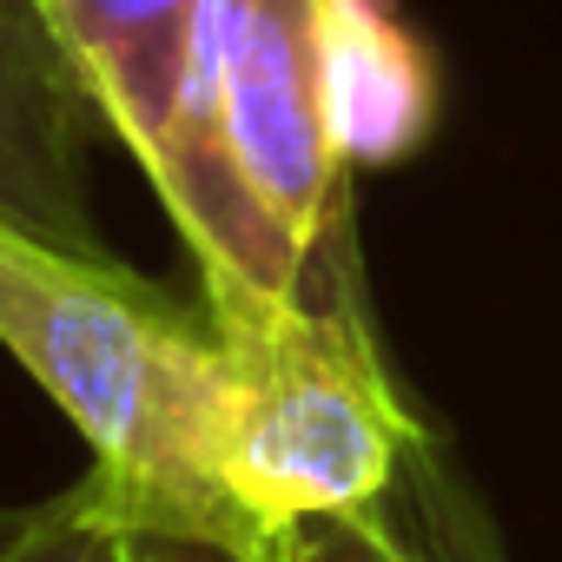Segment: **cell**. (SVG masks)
<instances>
[{"mask_svg": "<svg viewBox=\"0 0 562 562\" xmlns=\"http://www.w3.org/2000/svg\"><path fill=\"white\" fill-rule=\"evenodd\" d=\"M271 562H404L378 516H312L271 542Z\"/></svg>", "mask_w": 562, "mask_h": 562, "instance_id": "9", "label": "cell"}, {"mask_svg": "<svg viewBox=\"0 0 562 562\" xmlns=\"http://www.w3.org/2000/svg\"><path fill=\"white\" fill-rule=\"evenodd\" d=\"M0 562H133V522L113 483L93 470L87 483L34 503L0 529Z\"/></svg>", "mask_w": 562, "mask_h": 562, "instance_id": "8", "label": "cell"}, {"mask_svg": "<svg viewBox=\"0 0 562 562\" xmlns=\"http://www.w3.org/2000/svg\"><path fill=\"white\" fill-rule=\"evenodd\" d=\"M371 516L384 522V536L397 542L404 562H503V542H496L483 503L450 470V457L437 450V437H424L411 450L397 490Z\"/></svg>", "mask_w": 562, "mask_h": 562, "instance_id": "7", "label": "cell"}, {"mask_svg": "<svg viewBox=\"0 0 562 562\" xmlns=\"http://www.w3.org/2000/svg\"><path fill=\"white\" fill-rule=\"evenodd\" d=\"M87 87L47 21V0H0V232L113 258L87 186Z\"/></svg>", "mask_w": 562, "mask_h": 562, "instance_id": "4", "label": "cell"}, {"mask_svg": "<svg viewBox=\"0 0 562 562\" xmlns=\"http://www.w3.org/2000/svg\"><path fill=\"white\" fill-rule=\"evenodd\" d=\"M153 172L172 186L245 172L305 258L351 238V172L338 166L318 106L312 0H212L172 146Z\"/></svg>", "mask_w": 562, "mask_h": 562, "instance_id": "3", "label": "cell"}, {"mask_svg": "<svg viewBox=\"0 0 562 562\" xmlns=\"http://www.w3.org/2000/svg\"><path fill=\"white\" fill-rule=\"evenodd\" d=\"M205 8L212 0H47V21L87 100L106 113V126L146 172L172 146L205 41Z\"/></svg>", "mask_w": 562, "mask_h": 562, "instance_id": "6", "label": "cell"}, {"mask_svg": "<svg viewBox=\"0 0 562 562\" xmlns=\"http://www.w3.org/2000/svg\"><path fill=\"white\" fill-rule=\"evenodd\" d=\"M312 54L345 172H391L437 133V54L397 0H312Z\"/></svg>", "mask_w": 562, "mask_h": 562, "instance_id": "5", "label": "cell"}, {"mask_svg": "<svg viewBox=\"0 0 562 562\" xmlns=\"http://www.w3.org/2000/svg\"><path fill=\"white\" fill-rule=\"evenodd\" d=\"M133 562H271V555L199 529H133Z\"/></svg>", "mask_w": 562, "mask_h": 562, "instance_id": "10", "label": "cell"}, {"mask_svg": "<svg viewBox=\"0 0 562 562\" xmlns=\"http://www.w3.org/2000/svg\"><path fill=\"white\" fill-rule=\"evenodd\" d=\"M0 345L87 437L133 529L251 542L225 496L232 364L212 318L199 325L120 258H74L0 232Z\"/></svg>", "mask_w": 562, "mask_h": 562, "instance_id": "1", "label": "cell"}, {"mask_svg": "<svg viewBox=\"0 0 562 562\" xmlns=\"http://www.w3.org/2000/svg\"><path fill=\"white\" fill-rule=\"evenodd\" d=\"M205 318L232 364L225 496L251 542L371 516L430 430L378 358L351 238L312 258L305 292H205Z\"/></svg>", "mask_w": 562, "mask_h": 562, "instance_id": "2", "label": "cell"}]
</instances>
